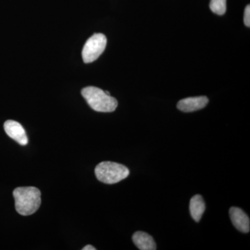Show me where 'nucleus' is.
Listing matches in <instances>:
<instances>
[{
	"mask_svg": "<svg viewBox=\"0 0 250 250\" xmlns=\"http://www.w3.org/2000/svg\"><path fill=\"white\" fill-rule=\"evenodd\" d=\"M15 207L20 215H30L39 209L41 204V192L37 188L19 187L13 192Z\"/></svg>",
	"mask_w": 250,
	"mask_h": 250,
	"instance_id": "nucleus-1",
	"label": "nucleus"
},
{
	"mask_svg": "<svg viewBox=\"0 0 250 250\" xmlns=\"http://www.w3.org/2000/svg\"><path fill=\"white\" fill-rule=\"evenodd\" d=\"M82 95L90 108L96 111L109 113L114 111L118 106L116 99L97 87L88 86L83 88Z\"/></svg>",
	"mask_w": 250,
	"mask_h": 250,
	"instance_id": "nucleus-2",
	"label": "nucleus"
},
{
	"mask_svg": "<svg viewBox=\"0 0 250 250\" xmlns=\"http://www.w3.org/2000/svg\"><path fill=\"white\" fill-rule=\"evenodd\" d=\"M95 173L100 182L113 184L126 179L129 175V170L126 166L122 164L104 161L96 166Z\"/></svg>",
	"mask_w": 250,
	"mask_h": 250,
	"instance_id": "nucleus-3",
	"label": "nucleus"
},
{
	"mask_svg": "<svg viewBox=\"0 0 250 250\" xmlns=\"http://www.w3.org/2000/svg\"><path fill=\"white\" fill-rule=\"evenodd\" d=\"M107 39L103 34H95L88 39L82 50V58L85 63L95 62L106 48Z\"/></svg>",
	"mask_w": 250,
	"mask_h": 250,
	"instance_id": "nucleus-4",
	"label": "nucleus"
},
{
	"mask_svg": "<svg viewBox=\"0 0 250 250\" xmlns=\"http://www.w3.org/2000/svg\"><path fill=\"white\" fill-rule=\"evenodd\" d=\"M4 128L5 132L10 138L14 139L21 146H27L29 142L27 134L25 130L19 123L9 120L5 122Z\"/></svg>",
	"mask_w": 250,
	"mask_h": 250,
	"instance_id": "nucleus-5",
	"label": "nucleus"
},
{
	"mask_svg": "<svg viewBox=\"0 0 250 250\" xmlns=\"http://www.w3.org/2000/svg\"><path fill=\"white\" fill-rule=\"evenodd\" d=\"M231 222L237 229L243 233H248L250 229V220L248 215L238 207H231L229 209Z\"/></svg>",
	"mask_w": 250,
	"mask_h": 250,
	"instance_id": "nucleus-6",
	"label": "nucleus"
},
{
	"mask_svg": "<svg viewBox=\"0 0 250 250\" xmlns=\"http://www.w3.org/2000/svg\"><path fill=\"white\" fill-rule=\"evenodd\" d=\"M208 103V99L206 96L188 98L180 100L177 104V108L180 111L189 113L202 109Z\"/></svg>",
	"mask_w": 250,
	"mask_h": 250,
	"instance_id": "nucleus-7",
	"label": "nucleus"
},
{
	"mask_svg": "<svg viewBox=\"0 0 250 250\" xmlns=\"http://www.w3.org/2000/svg\"><path fill=\"white\" fill-rule=\"evenodd\" d=\"M133 241L135 246L141 250H155L156 245L150 235L143 231H136L133 235Z\"/></svg>",
	"mask_w": 250,
	"mask_h": 250,
	"instance_id": "nucleus-8",
	"label": "nucleus"
},
{
	"mask_svg": "<svg viewBox=\"0 0 250 250\" xmlns=\"http://www.w3.org/2000/svg\"><path fill=\"white\" fill-rule=\"evenodd\" d=\"M206 206L203 197L200 195H196L190 199V212L192 218L195 222L198 223L201 220L202 215L205 213Z\"/></svg>",
	"mask_w": 250,
	"mask_h": 250,
	"instance_id": "nucleus-9",
	"label": "nucleus"
},
{
	"mask_svg": "<svg viewBox=\"0 0 250 250\" xmlns=\"http://www.w3.org/2000/svg\"><path fill=\"white\" fill-rule=\"evenodd\" d=\"M227 0H211L210 3V9L212 12L217 15H224L227 10Z\"/></svg>",
	"mask_w": 250,
	"mask_h": 250,
	"instance_id": "nucleus-10",
	"label": "nucleus"
},
{
	"mask_svg": "<svg viewBox=\"0 0 250 250\" xmlns=\"http://www.w3.org/2000/svg\"><path fill=\"white\" fill-rule=\"evenodd\" d=\"M244 22L247 27H250V6L248 5L245 9Z\"/></svg>",
	"mask_w": 250,
	"mask_h": 250,
	"instance_id": "nucleus-11",
	"label": "nucleus"
},
{
	"mask_svg": "<svg viewBox=\"0 0 250 250\" xmlns=\"http://www.w3.org/2000/svg\"><path fill=\"white\" fill-rule=\"evenodd\" d=\"M96 250V248H94L93 246H90V245H88V246H85L84 248L82 249V250Z\"/></svg>",
	"mask_w": 250,
	"mask_h": 250,
	"instance_id": "nucleus-12",
	"label": "nucleus"
}]
</instances>
